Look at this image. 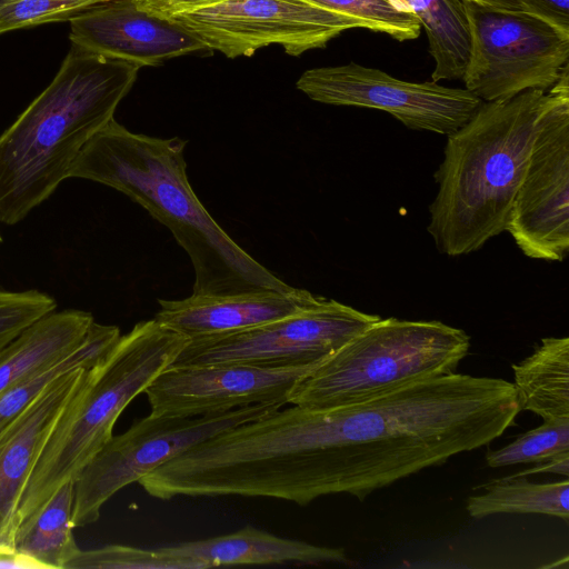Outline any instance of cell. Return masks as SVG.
<instances>
[{
    "label": "cell",
    "mask_w": 569,
    "mask_h": 569,
    "mask_svg": "<svg viewBox=\"0 0 569 569\" xmlns=\"http://www.w3.org/2000/svg\"><path fill=\"white\" fill-rule=\"evenodd\" d=\"M186 144L178 137L133 133L112 119L83 147L69 178L113 188L164 224L190 258L193 295L292 292L296 288L244 251L202 206L187 177Z\"/></svg>",
    "instance_id": "obj_1"
},
{
    "label": "cell",
    "mask_w": 569,
    "mask_h": 569,
    "mask_svg": "<svg viewBox=\"0 0 569 569\" xmlns=\"http://www.w3.org/2000/svg\"><path fill=\"white\" fill-rule=\"evenodd\" d=\"M139 69L71 46L52 81L0 134V224L19 223L69 179Z\"/></svg>",
    "instance_id": "obj_2"
},
{
    "label": "cell",
    "mask_w": 569,
    "mask_h": 569,
    "mask_svg": "<svg viewBox=\"0 0 569 569\" xmlns=\"http://www.w3.org/2000/svg\"><path fill=\"white\" fill-rule=\"evenodd\" d=\"M531 89L483 102L448 134L433 177L438 193L427 227L438 250L449 257L477 251L506 231L541 118L553 97Z\"/></svg>",
    "instance_id": "obj_3"
},
{
    "label": "cell",
    "mask_w": 569,
    "mask_h": 569,
    "mask_svg": "<svg viewBox=\"0 0 569 569\" xmlns=\"http://www.w3.org/2000/svg\"><path fill=\"white\" fill-rule=\"evenodd\" d=\"M189 341L156 319L140 321L88 370L36 463L21 498L19 523L82 469L112 438L126 407L144 393Z\"/></svg>",
    "instance_id": "obj_4"
},
{
    "label": "cell",
    "mask_w": 569,
    "mask_h": 569,
    "mask_svg": "<svg viewBox=\"0 0 569 569\" xmlns=\"http://www.w3.org/2000/svg\"><path fill=\"white\" fill-rule=\"evenodd\" d=\"M466 331L441 321L380 318L351 338L292 391L289 403L329 409L456 372Z\"/></svg>",
    "instance_id": "obj_5"
},
{
    "label": "cell",
    "mask_w": 569,
    "mask_h": 569,
    "mask_svg": "<svg viewBox=\"0 0 569 569\" xmlns=\"http://www.w3.org/2000/svg\"><path fill=\"white\" fill-rule=\"evenodd\" d=\"M463 4L471 47L462 80L483 102L547 90L569 70V33L528 12Z\"/></svg>",
    "instance_id": "obj_6"
},
{
    "label": "cell",
    "mask_w": 569,
    "mask_h": 569,
    "mask_svg": "<svg viewBox=\"0 0 569 569\" xmlns=\"http://www.w3.org/2000/svg\"><path fill=\"white\" fill-rule=\"evenodd\" d=\"M279 408L253 405L188 418L149 413L136 420L127 431L112 436L76 479L73 527L96 522L103 505L119 490L193 446Z\"/></svg>",
    "instance_id": "obj_7"
},
{
    "label": "cell",
    "mask_w": 569,
    "mask_h": 569,
    "mask_svg": "<svg viewBox=\"0 0 569 569\" xmlns=\"http://www.w3.org/2000/svg\"><path fill=\"white\" fill-rule=\"evenodd\" d=\"M379 319L319 297L309 307L274 321L189 339L170 367L321 365Z\"/></svg>",
    "instance_id": "obj_8"
},
{
    "label": "cell",
    "mask_w": 569,
    "mask_h": 569,
    "mask_svg": "<svg viewBox=\"0 0 569 569\" xmlns=\"http://www.w3.org/2000/svg\"><path fill=\"white\" fill-rule=\"evenodd\" d=\"M553 89L506 231L525 256L563 261L569 252V70Z\"/></svg>",
    "instance_id": "obj_9"
},
{
    "label": "cell",
    "mask_w": 569,
    "mask_h": 569,
    "mask_svg": "<svg viewBox=\"0 0 569 569\" xmlns=\"http://www.w3.org/2000/svg\"><path fill=\"white\" fill-rule=\"evenodd\" d=\"M228 58L250 57L279 44L286 53H301L326 44L362 24L340 12L306 0H227L169 19Z\"/></svg>",
    "instance_id": "obj_10"
},
{
    "label": "cell",
    "mask_w": 569,
    "mask_h": 569,
    "mask_svg": "<svg viewBox=\"0 0 569 569\" xmlns=\"http://www.w3.org/2000/svg\"><path fill=\"white\" fill-rule=\"evenodd\" d=\"M297 88L321 103L382 110L409 129L446 136L461 128L482 103L466 88L405 81L356 62L309 69Z\"/></svg>",
    "instance_id": "obj_11"
},
{
    "label": "cell",
    "mask_w": 569,
    "mask_h": 569,
    "mask_svg": "<svg viewBox=\"0 0 569 569\" xmlns=\"http://www.w3.org/2000/svg\"><path fill=\"white\" fill-rule=\"evenodd\" d=\"M320 365L169 367L144 391L150 413L198 417L253 405L289 403L295 388Z\"/></svg>",
    "instance_id": "obj_12"
},
{
    "label": "cell",
    "mask_w": 569,
    "mask_h": 569,
    "mask_svg": "<svg viewBox=\"0 0 569 569\" xmlns=\"http://www.w3.org/2000/svg\"><path fill=\"white\" fill-rule=\"evenodd\" d=\"M70 41L92 53L139 66L206 50L176 22L153 16L134 0H108L70 21Z\"/></svg>",
    "instance_id": "obj_13"
},
{
    "label": "cell",
    "mask_w": 569,
    "mask_h": 569,
    "mask_svg": "<svg viewBox=\"0 0 569 569\" xmlns=\"http://www.w3.org/2000/svg\"><path fill=\"white\" fill-rule=\"evenodd\" d=\"M90 366L53 380L19 415L0 427V549H13L19 505L29 478Z\"/></svg>",
    "instance_id": "obj_14"
},
{
    "label": "cell",
    "mask_w": 569,
    "mask_h": 569,
    "mask_svg": "<svg viewBox=\"0 0 569 569\" xmlns=\"http://www.w3.org/2000/svg\"><path fill=\"white\" fill-rule=\"evenodd\" d=\"M319 296L303 289L229 295H191L181 300L159 299L154 319L189 339L242 330L293 315Z\"/></svg>",
    "instance_id": "obj_15"
},
{
    "label": "cell",
    "mask_w": 569,
    "mask_h": 569,
    "mask_svg": "<svg viewBox=\"0 0 569 569\" xmlns=\"http://www.w3.org/2000/svg\"><path fill=\"white\" fill-rule=\"evenodd\" d=\"M176 569L231 565L347 563L343 548L287 539L250 525L222 536L158 548Z\"/></svg>",
    "instance_id": "obj_16"
},
{
    "label": "cell",
    "mask_w": 569,
    "mask_h": 569,
    "mask_svg": "<svg viewBox=\"0 0 569 569\" xmlns=\"http://www.w3.org/2000/svg\"><path fill=\"white\" fill-rule=\"evenodd\" d=\"M93 322L88 311L64 309L31 323L0 351V392L67 358Z\"/></svg>",
    "instance_id": "obj_17"
},
{
    "label": "cell",
    "mask_w": 569,
    "mask_h": 569,
    "mask_svg": "<svg viewBox=\"0 0 569 569\" xmlns=\"http://www.w3.org/2000/svg\"><path fill=\"white\" fill-rule=\"evenodd\" d=\"M521 410L543 420L569 419V338L548 337L519 363L512 365Z\"/></svg>",
    "instance_id": "obj_18"
},
{
    "label": "cell",
    "mask_w": 569,
    "mask_h": 569,
    "mask_svg": "<svg viewBox=\"0 0 569 569\" xmlns=\"http://www.w3.org/2000/svg\"><path fill=\"white\" fill-rule=\"evenodd\" d=\"M73 493L74 482L63 483L16 530L13 549L41 569H66L80 550L72 532Z\"/></svg>",
    "instance_id": "obj_19"
},
{
    "label": "cell",
    "mask_w": 569,
    "mask_h": 569,
    "mask_svg": "<svg viewBox=\"0 0 569 569\" xmlns=\"http://www.w3.org/2000/svg\"><path fill=\"white\" fill-rule=\"evenodd\" d=\"M425 29L435 61L431 79H462L470 56V29L462 0H391Z\"/></svg>",
    "instance_id": "obj_20"
},
{
    "label": "cell",
    "mask_w": 569,
    "mask_h": 569,
    "mask_svg": "<svg viewBox=\"0 0 569 569\" xmlns=\"http://www.w3.org/2000/svg\"><path fill=\"white\" fill-rule=\"evenodd\" d=\"M483 492L470 496L468 513L481 519L496 513H539L569 522V481L535 483L519 477L491 481Z\"/></svg>",
    "instance_id": "obj_21"
},
{
    "label": "cell",
    "mask_w": 569,
    "mask_h": 569,
    "mask_svg": "<svg viewBox=\"0 0 569 569\" xmlns=\"http://www.w3.org/2000/svg\"><path fill=\"white\" fill-rule=\"evenodd\" d=\"M120 336V329L117 326L94 321L82 345L67 358L2 390L0 392V427L19 415L53 380L69 371L96 362Z\"/></svg>",
    "instance_id": "obj_22"
},
{
    "label": "cell",
    "mask_w": 569,
    "mask_h": 569,
    "mask_svg": "<svg viewBox=\"0 0 569 569\" xmlns=\"http://www.w3.org/2000/svg\"><path fill=\"white\" fill-rule=\"evenodd\" d=\"M569 456V419L543 420V423L509 445L489 450L486 462L491 468L519 463H541Z\"/></svg>",
    "instance_id": "obj_23"
},
{
    "label": "cell",
    "mask_w": 569,
    "mask_h": 569,
    "mask_svg": "<svg viewBox=\"0 0 569 569\" xmlns=\"http://www.w3.org/2000/svg\"><path fill=\"white\" fill-rule=\"evenodd\" d=\"M358 20L363 29L381 32L398 41L420 36L421 24L410 12L397 8L391 0H306Z\"/></svg>",
    "instance_id": "obj_24"
},
{
    "label": "cell",
    "mask_w": 569,
    "mask_h": 569,
    "mask_svg": "<svg viewBox=\"0 0 569 569\" xmlns=\"http://www.w3.org/2000/svg\"><path fill=\"white\" fill-rule=\"evenodd\" d=\"M108 0H0V33L71 21Z\"/></svg>",
    "instance_id": "obj_25"
},
{
    "label": "cell",
    "mask_w": 569,
    "mask_h": 569,
    "mask_svg": "<svg viewBox=\"0 0 569 569\" xmlns=\"http://www.w3.org/2000/svg\"><path fill=\"white\" fill-rule=\"evenodd\" d=\"M56 309L54 298L46 292L0 290V351L27 327Z\"/></svg>",
    "instance_id": "obj_26"
},
{
    "label": "cell",
    "mask_w": 569,
    "mask_h": 569,
    "mask_svg": "<svg viewBox=\"0 0 569 569\" xmlns=\"http://www.w3.org/2000/svg\"><path fill=\"white\" fill-rule=\"evenodd\" d=\"M66 569H172V566L158 549L108 545L79 550Z\"/></svg>",
    "instance_id": "obj_27"
},
{
    "label": "cell",
    "mask_w": 569,
    "mask_h": 569,
    "mask_svg": "<svg viewBox=\"0 0 569 569\" xmlns=\"http://www.w3.org/2000/svg\"><path fill=\"white\" fill-rule=\"evenodd\" d=\"M147 12L171 19L178 14L213 6L227 0H134Z\"/></svg>",
    "instance_id": "obj_28"
},
{
    "label": "cell",
    "mask_w": 569,
    "mask_h": 569,
    "mask_svg": "<svg viewBox=\"0 0 569 569\" xmlns=\"http://www.w3.org/2000/svg\"><path fill=\"white\" fill-rule=\"evenodd\" d=\"M532 14L569 33V0H522Z\"/></svg>",
    "instance_id": "obj_29"
},
{
    "label": "cell",
    "mask_w": 569,
    "mask_h": 569,
    "mask_svg": "<svg viewBox=\"0 0 569 569\" xmlns=\"http://www.w3.org/2000/svg\"><path fill=\"white\" fill-rule=\"evenodd\" d=\"M539 472H551L562 475L566 478L569 475V456L551 459L541 463H537L536 467L523 470L522 472L515 473L510 477H523L531 473Z\"/></svg>",
    "instance_id": "obj_30"
},
{
    "label": "cell",
    "mask_w": 569,
    "mask_h": 569,
    "mask_svg": "<svg viewBox=\"0 0 569 569\" xmlns=\"http://www.w3.org/2000/svg\"><path fill=\"white\" fill-rule=\"evenodd\" d=\"M0 568L41 569L36 561L14 549H0Z\"/></svg>",
    "instance_id": "obj_31"
},
{
    "label": "cell",
    "mask_w": 569,
    "mask_h": 569,
    "mask_svg": "<svg viewBox=\"0 0 569 569\" xmlns=\"http://www.w3.org/2000/svg\"><path fill=\"white\" fill-rule=\"evenodd\" d=\"M462 1L473 2L476 4L489 7V8H497V9L511 10V11H522V12L531 13V11L528 9V7L523 3L522 0H462Z\"/></svg>",
    "instance_id": "obj_32"
},
{
    "label": "cell",
    "mask_w": 569,
    "mask_h": 569,
    "mask_svg": "<svg viewBox=\"0 0 569 569\" xmlns=\"http://www.w3.org/2000/svg\"><path fill=\"white\" fill-rule=\"evenodd\" d=\"M2 243V236H1V232H0V244Z\"/></svg>",
    "instance_id": "obj_33"
}]
</instances>
